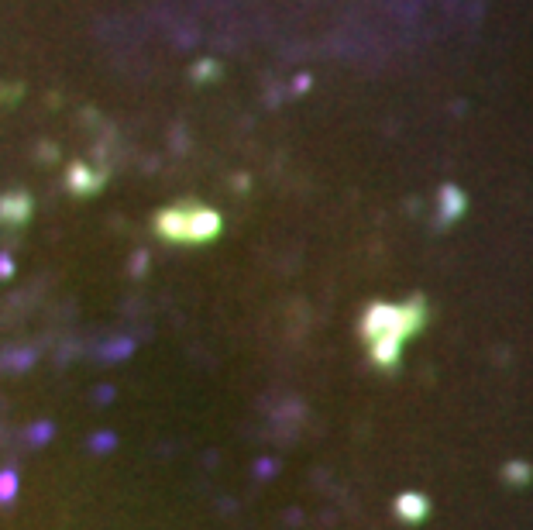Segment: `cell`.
Here are the masks:
<instances>
[{"label":"cell","instance_id":"1","mask_svg":"<svg viewBox=\"0 0 533 530\" xmlns=\"http://www.w3.org/2000/svg\"><path fill=\"white\" fill-rule=\"evenodd\" d=\"M155 231L179 245H204L220 235V217L200 204H179L155 217Z\"/></svg>","mask_w":533,"mask_h":530},{"label":"cell","instance_id":"2","mask_svg":"<svg viewBox=\"0 0 533 530\" xmlns=\"http://www.w3.org/2000/svg\"><path fill=\"white\" fill-rule=\"evenodd\" d=\"M17 496V475L14 472H0V503H10Z\"/></svg>","mask_w":533,"mask_h":530}]
</instances>
